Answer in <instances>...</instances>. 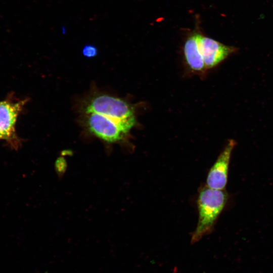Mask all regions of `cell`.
<instances>
[{
	"instance_id": "6da1fadb",
	"label": "cell",
	"mask_w": 273,
	"mask_h": 273,
	"mask_svg": "<svg viewBox=\"0 0 273 273\" xmlns=\"http://www.w3.org/2000/svg\"><path fill=\"white\" fill-rule=\"evenodd\" d=\"M228 199V195L224 190H215L207 186L200 190L197 200L198 220L192 234L193 243L212 232Z\"/></svg>"
},
{
	"instance_id": "5b68a950",
	"label": "cell",
	"mask_w": 273,
	"mask_h": 273,
	"mask_svg": "<svg viewBox=\"0 0 273 273\" xmlns=\"http://www.w3.org/2000/svg\"><path fill=\"white\" fill-rule=\"evenodd\" d=\"M198 44L206 69L212 68L236 51L211 38L198 34Z\"/></svg>"
},
{
	"instance_id": "3957f363",
	"label": "cell",
	"mask_w": 273,
	"mask_h": 273,
	"mask_svg": "<svg viewBox=\"0 0 273 273\" xmlns=\"http://www.w3.org/2000/svg\"><path fill=\"white\" fill-rule=\"evenodd\" d=\"M85 114V124L88 130L103 141L115 143L127 134L118 124L110 118L96 113Z\"/></svg>"
},
{
	"instance_id": "277c9868",
	"label": "cell",
	"mask_w": 273,
	"mask_h": 273,
	"mask_svg": "<svg viewBox=\"0 0 273 273\" xmlns=\"http://www.w3.org/2000/svg\"><path fill=\"white\" fill-rule=\"evenodd\" d=\"M236 142L230 140L207 174L206 186L215 190H224L228 183L229 164Z\"/></svg>"
},
{
	"instance_id": "8992f818",
	"label": "cell",
	"mask_w": 273,
	"mask_h": 273,
	"mask_svg": "<svg viewBox=\"0 0 273 273\" xmlns=\"http://www.w3.org/2000/svg\"><path fill=\"white\" fill-rule=\"evenodd\" d=\"M26 101L0 102V136L2 139L12 141L16 138L15 123Z\"/></svg>"
},
{
	"instance_id": "ba28073f",
	"label": "cell",
	"mask_w": 273,
	"mask_h": 273,
	"mask_svg": "<svg viewBox=\"0 0 273 273\" xmlns=\"http://www.w3.org/2000/svg\"><path fill=\"white\" fill-rule=\"evenodd\" d=\"M98 53V49L94 46L87 44L85 46L82 50V54L83 56L92 58L95 57Z\"/></svg>"
},
{
	"instance_id": "52a82bcc",
	"label": "cell",
	"mask_w": 273,
	"mask_h": 273,
	"mask_svg": "<svg viewBox=\"0 0 273 273\" xmlns=\"http://www.w3.org/2000/svg\"><path fill=\"white\" fill-rule=\"evenodd\" d=\"M194 31L186 38L184 44L183 51L185 61L189 68L196 72L206 70L204 62L198 44V34Z\"/></svg>"
},
{
	"instance_id": "7a4b0ae2",
	"label": "cell",
	"mask_w": 273,
	"mask_h": 273,
	"mask_svg": "<svg viewBox=\"0 0 273 273\" xmlns=\"http://www.w3.org/2000/svg\"><path fill=\"white\" fill-rule=\"evenodd\" d=\"M85 113H96L115 121L127 133L134 125L135 119L131 106L125 101L108 95L90 99L84 107Z\"/></svg>"
},
{
	"instance_id": "9c48e42d",
	"label": "cell",
	"mask_w": 273,
	"mask_h": 273,
	"mask_svg": "<svg viewBox=\"0 0 273 273\" xmlns=\"http://www.w3.org/2000/svg\"><path fill=\"white\" fill-rule=\"evenodd\" d=\"M2 139V138H1V136H0V139Z\"/></svg>"
}]
</instances>
